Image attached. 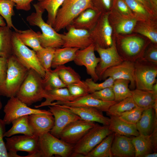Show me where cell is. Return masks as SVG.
<instances>
[{
  "label": "cell",
  "instance_id": "6da1fadb",
  "mask_svg": "<svg viewBox=\"0 0 157 157\" xmlns=\"http://www.w3.org/2000/svg\"><path fill=\"white\" fill-rule=\"evenodd\" d=\"M33 6L35 12L28 16L26 20L30 25L38 26L41 29L42 33L38 32V39L42 47L55 49L62 47L63 45L62 34L58 33L52 26L44 21L42 15L45 10L37 3Z\"/></svg>",
  "mask_w": 157,
  "mask_h": 157
},
{
  "label": "cell",
  "instance_id": "7a4b0ae2",
  "mask_svg": "<svg viewBox=\"0 0 157 157\" xmlns=\"http://www.w3.org/2000/svg\"><path fill=\"white\" fill-rule=\"evenodd\" d=\"M28 70L13 54L8 58L6 77L0 85V96L15 97Z\"/></svg>",
  "mask_w": 157,
  "mask_h": 157
},
{
  "label": "cell",
  "instance_id": "3957f363",
  "mask_svg": "<svg viewBox=\"0 0 157 157\" xmlns=\"http://www.w3.org/2000/svg\"><path fill=\"white\" fill-rule=\"evenodd\" d=\"M42 78L35 70H28L15 97L28 106L41 101L44 90Z\"/></svg>",
  "mask_w": 157,
  "mask_h": 157
},
{
  "label": "cell",
  "instance_id": "277c9868",
  "mask_svg": "<svg viewBox=\"0 0 157 157\" xmlns=\"http://www.w3.org/2000/svg\"><path fill=\"white\" fill-rule=\"evenodd\" d=\"M89 8H93L91 0H65L57 11L53 28L57 32L66 28Z\"/></svg>",
  "mask_w": 157,
  "mask_h": 157
},
{
  "label": "cell",
  "instance_id": "5b68a950",
  "mask_svg": "<svg viewBox=\"0 0 157 157\" xmlns=\"http://www.w3.org/2000/svg\"><path fill=\"white\" fill-rule=\"evenodd\" d=\"M74 145L67 143L52 135L50 132L39 136L38 149L35 157H71Z\"/></svg>",
  "mask_w": 157,
  "mask_h": 157
},
{
  "label": "cell",
  "instance_id": "8992f818",
  "mask_svg": "<svg viewBox=\"0 0 157 157\" xmlns=\"http://www.w3.org/2000/svg\"><path fill=\"white\" fill-rule=\"evenodd\" d=\"M112 132L109 125L96 124L74 145L71 157H83Z\"/></svg>",
  "mask_w": 157,
  "mask_h": 157
},
{
  "label": "cell",
  "instance_id": "52a82bcc",
  "mask_svg": "<svg viewBox=\"0 0 157 157\" xmlns=\"http://www.w3.org/2000/svg\"><path fill=\"white\" fill-rule=\"evenodd\" d=\"M13 54L28 70L33 69L42 78L46 72L40 63L36 52L24 44L13 32L12 38Z\"/></svg>",
  "mask_w": 157,
  "mask_h": 157
},
{
  "label": "cell",
  "instance_id": "ba28073f",
  "mask_svg": "<svg viewBox=\"0 0 157 157\" xmlns=\"http://www.w3.org/2000/svg\"><path fill=\"white\" fill-rule=\"evenodd\" d=\"M6 147L9 157H21L17 152L18 151L27 152L25 157H35L38 149L39 136L24 135L6 137Z\"/></svg>",
  "mask_w": 157,
  "mask_h": 157
},
{
  "label": "cell",
  "instance_id": "9c48e42d",
  "mask_svg": "<svg viewBox=\"0 0 157 157\" xmlns=\"http://www.w3.org/2000/svg\"><path fill=\"white\" fill-rule=\"evenodd\" d=\"M157 65L138 59L135 62L134 78L136 88L151 90L157 81Z\"/></svg>",
  "mask_w": 157,
  "mask_h": 157
},
{
  "label": "cell",
  "instance_id": "30bf717a",
  "mask_svg": "<svg viewBox=\"0 0 157 157\" xmlns=\"http://www.w3.org/2000/svg\"><path fill=\"white\" fill-rule=\"evenodd\" d=\"M5 115L3 120L6 125L10 124L14 119L20 117L32 114H49L48 110L30 108L16 97L10 98L3 108Z\"/></svg>",
  "mask_w": 157,
  "mask_h": 157
},
{
  "label": "cell",
  "instance_id": "8fae6325",
  "mask_svg": "<svg viewBox=\"0 0 157 157\" xmlns=\"http://www.w3.org/2000/svg\"><path fill=\"white\" fill-rule=\"evenodd\" d=\"M49 110L54 119V125L50 133L59 138L63 130L70 123L81 119L80 117L63 105L54 104L48 106Z\"/></svg>",
  "mask_w": 157,
  "mask_h": 157
},
{
  "label": "cell",
  "instance_id": "7c38bea8",
  "mask_svg": "<svg viewBox=\"0 0 157 157\" xmlns=\"http://www.w3.org/2000/svg\"><path fill=\"white\" fill-rule=\"evenodd\" d=\"M108 13L102 14L94 28L90 31L93 43L103 48L110 47L113 44L112 28Z\"/></svg>",
  "mask_w": 157,
  "mask_h": 157
},
{
  "label": "cell",
  "instance_id": "4fadbf2b",
  "mask_svg": "<svg viewBox=\"0 0 157 157\" xmlns=\"http://www.w3.org/2000/svg\"><path fill=\"white\" fill-rule=\"evenodd\" d=\"M95 51L100 56V61L95 70L100 80H101L102 76L107 69L120 64L124 60L119 54L113 42L110 47L107 48H103L95 44Z\"/></svg>",
  "mask_w": 157,
  "mask_h": 157
},
{
  "label": "cell",
  "instance_id": "5bb4252c",
  "mask_svg": "<svg viewBox=\"0 0 157 157\" xmlns=\"http://www.w3.org/2000/svg\"><path fill=\"white\" fill-rule=\"evenodd\" d=\"M67 32L62 34L63 45L62 47L84 49L93 43L90 31L76 28L71 25L66 28Z\"/></svg>",
  "mask_w": 157,
  "mask_h": 157
},
{
  "label": "cell",
  "instance_id": "9a60e30c",
  "mask_svg": "<svg viewBox=\"0 0 157 157\" xmlns=\"http://www.w3.org/2000/svg\"><path fill=\"white\" fill-rule=\"evenodd\" d=\"M96 124L81 119L74 121L61 132L59 139L69 144L75 145Z\"/></svg>",
  "mask_w": 157,
  "mask_h": 157
},
{
  "label": "cell",
  "instance_id": "2e32d148",
  "mask_svg": "<svg viewBox=\"0 0 157 157\" xmlns=\"http://www.w3.org/2000/svg\"><path fill=\"white\" fill-rule=\"evenodd\" d=\"M95 44L93 43L84 49H78L76 52L74 61L77 65L84 66L87 74L96 82L99 78L96 72V68L100 59L95 55Z\"/></svg>",
  "mask_w": 157,
  "mask_h": 157
},
{
  "label": "cell",
  "instance_id": "e0dca14e",
  "mask_svg": "<svg viewBox=\"0 0 157 157\" xmlns=\"http://www.w3.org/2000/svg\"><path fill=\"white\" fill-rule=\"evenodd\" d=\"M134 71L135 62L125 60L120 64L107 69L104 72L101 80H105L108 77H112L115 80H128L130 81V88L133 90L135 88Z\"/></svg>",
  "mask_w": 157,
  "mask_h": 157
},
{
  "label": "cell",
  "instance_id": "ac0fdd59",
  "mask_svg": "<svg viewBox=\"0 0 157 157\" xmlns=\"http://www.w3.org/2000/svg\"><path fill=\"white\" fill-rule=\"evenodd\" d=\"M117 102L107 101L95 98L90 94L77 98L72 101H58L51 105H65L70 107H86L95 108L100 111L106 112L111 106Z\"/></svg>",
  "mask_w": 157,
  "mask_h": 157
},
{
  "label": "cell",
  "instance_id": "d6986e66",
  "mask_svg": "<svg viewBox=\"0 0 157 157\" xmlns=\"http://www.w3.org/2000/svg\"><path fill=\"white\" fill-rule=\"evenodd\" d=\"M28 121L34 135L50 132L54 124V119L52 113L32 114L28 116Z\"/></svg>",
  "mask_w": 157,
  "mask_h": 157
},
{
  "label": "cell",
  "instance_id": "ffe728a7",
  "mask_svg": "<svg viewBox=\"0 0 157 157\" xmlns=\"http://www.w3.org/2000/svg\"><path fill=\"white\" fill-rule=\"evenodd\" d=\"M111 152L113 156L135 157V150L132 138L115 133Z\"/></svg>",
  "mask_w": 157,
  "mask_h": 157
},
{
  "label": "cell",
  "instance_id": "44dd1931",
  "mask_svg": "<svg viewBox=\"0 0 157 157\" xmlns=\"http://www.w3.org/2000/svg\"><path fill=\"white\" fill-rule=\"evenodd\" d=\"M63 106L78 116L81 119L89 122H97L103 125H108L109 124L110 118L104 116L102 111L96 109L91 107Z\"/></svg>",
  "mask_w": 157,
  "mask_h": 157
},
{
  "label": "cell",
  "instance_id": "7402d4cb",
  "mask_svg": "<svg viewBox=\"0 0 157 157\" xmlns=\"http://www.w3.org/2000/svg\"><path fill=\"white\" fill-rule=\"evenodd\" d=\"M101 14L93 8H88L75 18L71 25L76 28L90 31L96 25Z\"/></svg>",
  "mask_w": 157,
  "mask_h": 157
},
{
  "label": "cell",
  "instance_id": "603a6c76",
  "mask_svg": "<svg viewBox=\"0 0 157 157\" xmlns=\"http://www.w3.org/2000/svg\"><path fill=\"white\" fill-rule=\"evenodd\" d=\"M110 119L109 127L112 132L128 137L140 135L136 124L127 122L117 116H110Z\"/></svg>",
  "mask_w": 157,
  "mask_h": 157
},
{
  "label": "cell",
  "instance_id": "cb8c5ba5",
  "mask_svg": "<svg viewBox=\"0 0 157 157\" xmlns=\"http://www.w3.org/2000/svg\"><path fill=\"white\" fill-rule=\"evenodd\" d=\"M43 96L45 100L36 108L50 106L54 101H72L77 98L72 96L66 87L57 89L44 90Z\"/></svg>",
  "mask_w": 157,
  "mask_h": 157
},
{
  "label": "cell",
  "instance_id": "d4e9b609",
  "mask_svg": "<svg viewBox=\"0 0 157 157\" xmlns=\"http://www.w3.org/2000/svg\"><path fill=\"white\" fill-rule=\"evenodd\" d=\"M132 97L136 105L144 109L152 107L157 95L152 90L136 88L131 90Z\"/></svg>",
  "mask_w": 157,
  "mask_h": 157
},
{
  "label": "cell",
  "instance_id": "484cf974",
  "mask_svg": "<svg viewBox=\"0 0 157 157\" xmlns=\"http://www.w3.org/2000/svg\"><path fill=\"white\" fill-rule=\"evenodd\" d=\"M155 117L152 107L144 110L140 118L136 124L140 135H147L151 133L154 126Z\"/></svg>",
  "mask_w": 157,
  "mask_h": 157
},
{
  "label": "cell",
  "instance_id": "4316f807",
  "mask_svg": "<svg viewBox=\"0 0 157 157\" xmlns=\"http://www.w3.org/2000/svg\"><path fill=\"white\" fill-rule=\"evenodd\" d=\"M28 115H25L13 120L11 128L5 132L4 137H9L18 134L32 136L34 135L33 131L28 121Z\"/></svg>",
  "mask_w": 157,
  "mask_h": 157
},
{
  "label": "cell",
  "instance_id": "83f0119b",
  "mask_svg": "<svg viewBox=\"0 0 157 157\" xmlns=\"http://www.w3.org/2000/svg\"><path fill=\"white\" fill-rule=\"evenodd\" d=\"M76 48L64 47L55 49L51 67H57L74 60L77 51Z\"/></svg>",
  "mask_w": 157,
  "mask_h": 157
},
{
  "label": "cell",
  "instance_id": "f1b7e54d",
  "mask_svg": "<svg viewBox=\"0 0 157 157\" xmlns=\"http://www.w3.org/2000/svg\"><path fill=\"white\" fill-rule=\"evenodd\" d=\"M132 140L135 148V157H143L154 151L150 134L139 135L132 138Z\"/></svg>",
  "mask_w": 157,
  "mask_h": 157
},
{
  "label": "cell",
  "instance_id": "f546056e",
  "mask_svg": "<svg viewBox=\"0 0 157 157\" xmlns=\"http://www.w3.org/2000/svg\"><path fill=\"white\" fill-rule=\"evenodd\" d=\"M115 133L112 132L104 139L85 157H112L111 148L114 138Z\"/></svg>",
  "mask_w": 157,
  "mask_h": 157
},
{
  "label": "cell",
  "instance_id": "4dcf8cb0",
  "mask_svg": "<svg viewBox=\"0 0 157 157\" xmlns=\"http://www.w3.org/2000/svg\"><path fill=\"white\" fill-rule=\"evenodd\" d=\"M14 32L16 36L24 44L31 48L35 51L42 48L38 39V32H36L31 29L25 30L17 29Z\"/></svg>",
  "mask_w": 157,
  "mask_h": 157
},
{
  "label": "cell",
  "instance_id": "1f68e13d",
  "mask_svg": "<svg viewBox=\"0 0 157 157\" xmlns=\"http://www.w3.org/2000/svg\"><path fill=\"white\" fill-rule=\"evenodd\" d=\"M144 41L138 37H128L123 39L121 42V48L127 56L135 57L142 50L144 45Z\"/></svg>",
  "mask_w": 157,
  "mask_h": 157
},
{
  "label": "cell",
  "instance_id": "d6a6232c",
  "mask_svg": "<svg viewBox=\"0 0 157 157\" xmlns=\"http://www.w3.org/2000/svg\"><path fill=\"white\" fill-rule=\"evenodd\" d=\"M13 33L11 28L7 26H0V57L8 58L13 55Z\"/></svg>",
  "mask_w": 157,
  "mask_h": 157
},
{
  "label": "cell",
  "instance_id": "836d02e7",
  "mask_svg": "<svg viewBox=\"0 0 157 157\" xmlns=\"http://www.w3.org/2000/svg\"><path fill=\"white\" fill-rule=\"evenodd\" d=\"M54 70L66 86L71 84L79 83L82 81L79 74L70 66L61 65L57 67Z\"/></svg>",
  "mask_w": 157,
  "mask_h": 157
},
{
  "label": "cell",
  "instance_id": "e575fe53",
  "mask_svg": "<svg viewBox=\"0 0 157 157\" xmlns=\"http://www.w3.org/2000/svg\"><path fill=\"white\" fill-rule=\"evenodd\" d=\"M65 0H45L37 4L47 13V23L52 27L58 10Z\"/></svg>",
  "mask_w": 157,
  "mask_h": 157
},
{
  "label": "cell",
  "instance_id": "d590c367",
  "mask_svg": "<svg viewBox=\"0 0 157 157\" xmlns=\"http://www.w3.org/2000/svg\"><path fill=\"white\" fill-rule=\"evenodd\" d=\"M129 80L123 79L115 80L112 88L115 95V101L118 102L127 98L132 97L131 90L129 84Z\"/></svg>",
  "mask_w": 157,
  "mask_h": 157
},
{
  "label": "cell",
  "instance_id": "8d00e7d4",
  "mask_svg": "<svg viewBox=\"0 0 157 157\" xmlns=\"http://www.w3.org/2000/svg\"><path fill=\"white\" fill-rule=\"evenodd\" d=\"M137 106L132 97L116 102L110 106L106 112L108 115L119 117L122 113Z\"/></svg>",
  "mask_w": 157,
  "mask_h": 157
},
{
  "label": "cell",
  "instance_id": "74e56055",
  "mask_svg": "<svg viewBox=\"0 0 157 157\" xmlns=\"http://www.w3.org/2000/svg\"><path fill=\"white\" fill-rule=\"evenodd\" d=\"M42 82L44 90H49L66 87L54 70L46 71Z\"/></svg>",
  "mask_w": 157,
  "mask_h": 157
},
{
  "label": "cell",
  "instance_id": "f35d334b",
  "mask_svg": "<svg viewBox=\"0 0 157 157\" xmlns=\"http://www.w3.org/2000/svg\"><path fill=\"white\" fill-rule=\"evenodd\" d=\"M15 3L9 0H0V15L6 20L7 26L15 31L17 29L13 25L12 17L14 14V7Z\"/></svg>",
  "mask_w": 157,
  "mask_h": 157
},
{
  "label": "cell",
  "instance_id": "ab89813d",
  "mask_svg": "<svg viewBox=\"0 0 157 157\" xmlns=\"http://www.w3.org/2000/svg\"><path fill=\"white\" fill-rule=\"evenodd\" d=\"M55 49L51 47H42L35 51L38 60L45 70L51 69V65Z\"/></svg>",
  "mask_w": 157,
  "mask_h": 157
},
{
  "label": "cell",
  "instance_id": "60d3db41",
  "mask_svg": "<svg viewBox=\"0 0 157 157\" xmlns=\"http://www.w3.org/2000/svg\"><path fill=\"white\" fill-rule=\"evenodd\" d=\"M66 87L70 94L77 98L90 94L88 86L84 81L68 85Z\"/></svg>",
  "mask_w": 157,
  "mask_h": 157
},
{
  "label": "cell",
  "instance_id": "b9f144b4",
  "mask_svg": "<svg viewBox=\"0 0 157 157\" xmlns=\"http://www.w3.org/2000/svg\"><path fill=\"white\" fill-rule=\"evenodd\" d=\"M115 80L111 77H108L101 83H96L91 78H88L85 83L88 86L90 94L104 88L112 87Z\"/></svg>",
  "mask_w": 157,
  "mask_h": 157
},
{
  "label": "cell",
  "instance_id": "7bdbcfd3",
  "mask_svg": "<svg viewBox=\"0 0 157 157\" xmlns=\"http://www.w3.org/2000/svg\"><path fill=\"white\" fill-rule=\"evenodd\" d=\"M144 109L137 106L122 113L118 117L130 123L136 124L140 118Z\"/></svg>",
  "mask_w": 157,
  "mask_h": 157
},
{
  "label": "cell",
  "instance_id": "ee69618b",
  "mask_svg": "<svg viewBox=\"0 0 157 157\" xmlns=\"http://www.w3.org/2000/svg\"><path fill=\"white\" fill-rule=\"evenodd\" d=\"M135 19H123L118 24L116 28L118 33L127 34L131 33L136 23Z\"/></svg>",
  "mask_w": 157,
  "mask_h": 157
},
{
  "label": "cell",
  "instance_id": "f6af8a7d",
  "mask_svg": "<svg viewBox=\"0 0 157 157\" xmlns=\"http://www.w3.org/2000/svg\"><path fill=\"white\" fill-rule=\"evenodd\" d=\"M90 94L93 97L103 101H115V95L112 87L107 88Z\"/></svg>",
  "mask_w": 157,
  "mask_h": 157
},
{
  "label": "cell",
  "instance_id": "bcb514c9",
  "mask_svg": "<svg viewBox=\"0 0 157 157\" xmlns=\"http://www.w3.org/2000/svg\"><path fill=\"white\" fill-rule=\"evenodd\" d=\"M131 10L143 17H147L149 14V12L139 2L136 0H123Z\"/></svg>",
  "mask_w": 157,
  "mask_h": 157
},
{
  "label": "cell",
  "instance_id": "7dc6e473",
  "mask_svg": "<svg viewBox=\"0 0 157 157\" xmlns=\"http://www.w3.org/2000/svg\"><path fill=\"white\" fill-rule=\"evenodd\" d=\"M93 8L101 14L107 13L113 6V0H91Z\"/></svg>",
  "mask_w": 157,
  "mask_h": 157
},
{
  "label": "cell",
  "instance_id": "c3c4849f",
  "mask_svg": "<svg viewBox=\"0 0 157 157\" xmlns=\"http://www.w3.org/2000/svg\"><path fill=\"white\" fill-rule=\"evenodd\" d=\"M137 32L147 37L153 42L157 43V31L153 27L146 24L142 25L137 28Z\"/></svg>",
  "mask_w": 157,
  "mask_h": 157
},
{
  "label": "cell",
  "instance_id": "681fc988",
  "mask_svg": "<svg viewBox=\"0 0 157 157\" xmlns=\"http://www.w3.org/2000/svg\"><path fill=\"white\" fill-rule=\"evenodd\" d=\"M6 125L3 119L0 118V157H9L3 140L4 135L6 132Z\"/></svg>",
  "mask_w": 157,
  "mask_h": 157
},
{
  "label": "cell",
  "instance_id": "f907efd6",
  "mask_svg": "<svg viewBox=\"0 0 157 157\" xmlns=\"http://www.w3.org/2000/svg\"><path fill=\"white\" fill-rule=\"evenodd\" d=\"M140 59L157 65V48L150 47Z\"/></svg>",
  "mask_w": 157,
  "mask_h": 157
},
{
  "label": "cell",
  "instance_id": "816d5d0a",
  "mask_svg": "<svg viewBox=\"0 0 157 157\" xmlns=\"http://www.w3.org/2000/svg\"><path fill=\"white\" fill-rule=\"evenodd\" d=\"M113 6L121 13L125 15H131L132 12L123 0H113Z\"/></svg>",
  "mask_w": 157,
  "mask_h": 157
},
{
  "label": "cell",
  "instance_id": "f5cc1de1",
  "mask_svg": "<svg viewBox=\"0 0 157 157\" xmlns=\"http://www.w3.org/2000/svg\"><path fill=\"white\" fill-rule=\"evenodd\" d=\"M8 68V58L0 57V85L5 81Z\"/></svg>",
  "mask_w": 157,
  "mask_h": 157
},
{
  "label": "cell",
  "instance_id": "db71d44e",
  "mask_svg": "<svg viewBox=\"0 0 157 157\" xmlns=\"http://www.w3.org/2000/svg\"><path fill=\"white\" fill-rule=\"evenodd\" d=\"M15 3L17 9L28 11L30 10L31 3L34 0H9Z\"/></svg>",
  "mask_w": 157,
  "mask_h": 157
},
{
  "label": "cell",
  "instance_id": "11a10c76",
  "mask_svg": "<svg viewBox=\"0 0 157 157\" xmlns=\"http://www.w3.org/2000/svg\"><path fill=\"white\" fill-rule=\"evenodd\" d=\"M141 4L149 12L156 10L157 0H136Z\"/></svg>",
  "mask_w": 157,
  "mask_h": 157
},
{
  "label": "cell",
  "instance_id": "9f6ffc18",
  "mask_svg": "<svg viewBox=\"0 0 157 157\" xmlns=\"http://www.w3.org/2000/svg\"><path fill=\"white\" fill-rule=\"evenodd\" d=\"M157 118L155 117L153 128L151 135L154 152L156 151L157 147Z\"/></svg>",
  "mask_w": 157,
  "mask_h": 157
},
{
  "label": "cell",
  "instance_id": "6f0895ef",
  "mask_svg": "<svg viewBox=\"0 0 157 157\" xmlns=\"http://www.w3.org/2000/svg\"><path fill=\"white\" fill-rule=\"evenodd\" d=\"M152 108L154 110L155 116L156 118H157V99L155 101L154 104Z\"/></svg>",
  "mask_w": 157,
  "mask_h": 157
},
{
  "label": "cell",
  "instance_id": "680465c9",
  "mask_svg": "<svg viewBox=\"0 0 157 157\" xmlns=\"http://www.w3.org/2000/svg\"><path fill=\"white\" fill-rule=\"evenodd\" d=\"M157 153L156 152L154 153H151L144 155L143 157H156Z\"/></svg>",
  "mask_w": 157,
  "mask_h": 157
},
{
  "label": "cell",
  "instance_id": "91938a15",
  "mask_svg": "<svg viewBox=\"0 0 157 157\" xmlns=\"http://www.w3.org/2000/svg\"><path fill=\"white\" fill-rule=\"evenodd\" d=\"M152 90L157 95V82L153 85Z\"/></svg>",
  "mask_w": 157,
  "mask_h": 157
},
{
  "label": "cell",
  "instance_id": "94428289",
  "mask_svg": "<svg viewBox=\"0 0 157 157\" xmlns=\"http://www.w3.org/2000/svg\"><path fill=\"white\" fill-rule=\"evenodd\" d=\"M6 26V24L3 19V18L0 15V26Z\"/></svg>",
  "mask_w": 157,
  "mask_h": 157
},
{
  "label": "cell",
  "instance_id": "6125c7cd",
  "mask_svg": "<svg viewBox=\"0 0 157 157\" xmlns=\"http://www.w3.org/2000/svg\"><path fill=\"white\" fill-rule=\"evenodd\" d=\"M2 107V104L0 98V110L1 109Z\"/></svg>",
  "mask_w": 157,
  "mask_h": 157
},
{
  "label": "cell",
  "instance_id": "be15d7a7",
  "mask_svg": "<svg viewBox=\"0 0 157 157\" xmlns=\"http://www.w3.org/2000/svg\"><path fill=\"white\" fill-rule=\"evenodd\" d=\"M38 1H39V2H41V1H43L44 0H38Z\"/></svg>",
  "mask_w": 157,
  "mask_h": 157
}]
</instances>
